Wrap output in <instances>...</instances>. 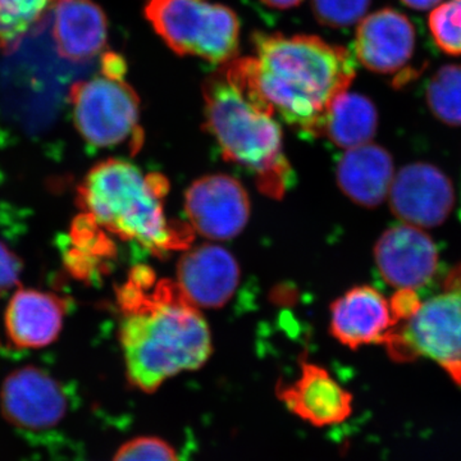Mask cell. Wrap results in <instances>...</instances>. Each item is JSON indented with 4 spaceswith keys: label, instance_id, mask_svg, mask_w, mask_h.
Instances as JSON below:
<instances>
[{
    "label": "cell",
    "instance_id": "obj_1",
    "mask_svg": "<svg viewBox=\"0 0 461 461\" xmlns=\"http://www.w3.org/2000/svg\"><path fill=\"white\" fill-rule=\"evenodd\" d=\"M254 56L224 63L230 74L273 114L308 138H320L333 100L357 75L350 50L313 35L256 32Z\"/></svg>",
    "mask_w": 461,
    "mask_h": 461
},
{
    "label": "cell",
    "instance_id": "obj_2",
    "mask_svg": "<svg viewBox=\"0 0 461 461\" xmlns=\"http://www.w3.org/2000/svg\"><path fill=\"white\" fill-rule=\"evenodd\" d=\"M117 300L124 366L132 387L156 393L167 379L202 368L211 357L208 323L177 282L157 280L149 267H136L118 288Z\"/></svg>",
    "mask_w": 461,
    "mask_h": 461
},
{
    "label": "cell",
    "instance_id": "obj_3",
    "mask_svg": "<svg viewBox=\"0 0 461 461\" xmlns=\"http://www.w3.org/2000/svg\"><path fill=\"white\" fill-rule=\"evenodd\" d=\"M168 190L160 173L145 175L127 160L109 158L86 173L77 200L83 213L103 230L163 257L189 248L194 240L190 224L167 218Z\"/></svg>",
    "mask_w": 461,
    "mask_h": 461
},
{
    "label": "cell",
    "instance_id": "obj_4",
    "mask_svg": "<svg viewBox=\"0 0 461 461\" xmlns=\"http://www.w3.org/2000/svg\"><path fill=\"white\" fill-rule=\"evenodd\" d=\"M203 96L205 130L213 135L224 159L253 173L264 195L281 199L293 184L294 172L275 114L224 66L205 81Z\"/></svg>",
    "mask_w": 461,
    "mask_h": 461
},
{
    "label": "cell",
    "instance_id": "obj_5",
    "mask_svg": "<svg viewBox=\"0 0 461 461\" xmlns=\"http://www.w3.org/2000/svg\"><path fill=\"white\" fill-rule=\"evenodd\" d=\"M144 14L178 56L224 65L238 54L240 21L226 5L209 0H148Z\"/></svg>",
    "mask_w": 461,
    "mask_h": 461
},
{
    "label": "cell",
    "instance_id": "obj_6",
    "mask_svg": "<svg viewBox=\"0 0 461 461\" xmlns=\"http://www.w3.org/2000/svg\"><path fill=\"white\" fill-rule=\"evenodd\" d=\"M384 345L399 362L426 357L438 363L461 386V266L438 294L420 300L414 314L396 324Z\"/></svg>",
    "mask_w": 461,
    "mask_h": 461
},
{
    "label": "cell",
    "instance_id": "obj_7",
    "mask_svg": "<svg viewBox=\"0 0 461 461\" xmlns=\"http://www.w3.org/2000/svg\"><path fill=\"white\" fill-rule=\"evenodd\" d=\"M72 118L87 144L96 148L127 145L132 154L144 142L140 99L124 78L100 75L77 81L68 93Z\"/></svg>",
    "mask_w": 461,
    "mask_h": 461
},
{
    "label": "cell",
    "instance_id": "obj_8",
    "mask_svg": "<svg viewBox=\"0 0 461 461\" xmlns=\"http://www.w3.org/2000/svg\"><path fill=\"white\" fill-rule=\"evenodd\" d=\"M0 409L8 423L25 432H41L57 427L68 411L63 384L36 366L11 373L0 390Z\"/></svg>",
    "mask_w": 461,
    "mask_h": 461
},
{
    "label": "cell",
    "instance_id": "obj_9",
    "mask_svg": "<svg viewBox=\"0 0 461 461\" xmlns=\"http://www.w3.org/2000/svg\"><path fill=\"white\" fill-rule=\"evenodd\" d=\"M387 199L400 222L429 230L447 221L456 194L453 181L441 168L417 162L403 166L396 173Z\"/></svg>",
    "mask_w": 461,
    "mask_h": 461
},
{
    "label": "cell",
    "instance_id": "obj_10",
    "mask_svg": "<svg viewBox=\"0 0 461 461\" xmlns=\"http://www.w3.org/2000/svg\"><path fill=\"white\" fill-rule=\"evenodd\" d=\"M189 224L211 240H230L242 232L250 217V200L241 182L227 175H209L185 194Z\"/></svg>",
    "mask_w": 461,
    "mask_h": 461
},
{
    "label": "cell",
    "instance_id": "obj_11",
    "mask_svg": "<svg viewBox=\"0 0 461 461\" xmlns=\"http://www.w3.org/2000/svg\"><path fill=\"white\" fill-rule=\"evenodd\" d=\"M375 260L382 278L396 290H420L438 269L439 254L426 230L402 223L379 236Z\"/></svg>",
    "mask_w": 461,
    "mask_h": 461
},
{
    "label": "cell",
    "instance_id": "obj_12",
    "mask_svg": "<svg viewBox=\"0 0 461 461\" xmlns=\"http://www.w3.org/2000/svg\"><path fill=\"white\" fill-rule=\"evenodd\" d=\"M278 400L299 420L323 429L350 417L354 397L323 366L302 363V375L293 384L278 382Z\"/></svg>",
    "mask_w": 461,
    "mask_h": 461
},
{
    "label": "cell",
    "instance_id": "obj_13",
    "mask_svg": "<svg viewBox=\"0 0 461 461\" xmlns=\"http://www.w3.org/2000/svg\"><path fill=\"white\" fill-rule=\"evenodd\" d=\"M330 312V333L350 348L384 345L396 326L390 300L368 285L346 291L332 303Z\"/></svg>",
    "mask_w": 461,
    "mask_h": 461
},
{
    "label": "cell",
    "instance_id": "obj_14",
    "mask_svg": "<svg viewBox=\"0 0 461 461\" xmlns=\"http://www.w3.org/2000/svg\"><path fill=\"white\" fill-rule=\"evenodd\" d=\"M354 45L355 56L369 71L397 74L414 56V26L405 14L384 8L360 21Z\"/></svg>",
    "mask_w": 461,
    "mask_h": 461
},
{
    "label": "cell",
    "instance_id": "obj_15",
    "mask_svg": "<svg viewBox=\"0 0 461 461\" xmlns=\"http://www.w3.org/2000/svg\"><path fill=\"white\" fill-rule=\"evenodd\" d=\"M176 282L196 308H222L239 286L240 267L226 249L200 245L181 258Z\"/></svg>",
    "mask_w": 461,
    "mask_h": 461
},
{
    "label": "cell",
    "instance_id": "obj_16",
    "mask_svg": "<svg viewBox=\"0 0 461 461\" xmlns=\"http://www.w3.org/2000/svg\"><path fill=\"white\" fill-rule=\"evenodd\" d=\"M51 36L63 59L89 62L107 47V16L93 0H59L53 11Z\"/></svg>",
    "mask_w": 461,
    "mask_h": 461
},
{
    "label": "cell",
    "instance_id": "obj_17",
    "mask_svg": "<svg viewBox=\"0 0 461 461\" xmlns=\"http://www.w3.org/2000/svg\"><path fill=\"white\" fill-rule=\"evenodd\" d=\"M67 305L59 296L33 288H20L5 312V330L20 348H41L56 341L62 330Z\"/></svg>",
    "mask_w": 461,
    "mask_h": 461
},
{
    "label": "cell",
    "instance_id": "obj_18",
    "mask_svg": "<svg viewBox=\"0 0 461 461\" xmlns=\"http://www.w3.org/2000/svg\"><path fill=\"white\" fill-rule=\"evenodd\" d=\"M336 175L339 189L351 202L375 208L388 198L396 172L386 149L368 142L346 150Z\"/></svg>",
    "mask_w": 461,
    "mask_h": 461
},
{
    "label": "cell",
    "instance_id": "obj_19",
    "mask_svg": "<svg viewBox=\"0 0 461 461\" xmlns=\"http://www.w3.org/2000/svg\"><path fill=\"white\" fill-rule=\"evenodd\" d=\"M378 127V112L375 103L366 95L345 91L333 100L321 127L336 147L353 149L368 144Z\"/></svg>",
    "mask_w": 461,
    "mask_h": 461
},
{
    "label": "cell",
    "instance_id": "obj_20",
    "mask_svg": "<svg viewBox=\"0 0 461 461\" xmlns=\"http://www.w3.org/2000/svg\"><path fill=\"white\" fill-rule=\"evenodd\" d=\"M59 0H0V50H14Z\"/></svg>",
    "mask_w": 461,
    "mask_h": 461
},
{
    "label": "cell",
    "instance_id": "obj_21",
    "mask_svg": "<svg viewBox=\"0 0 461 461\" xmlns=\"http://www.w3.org/2000/svg\"><path fill=\"white\" fill-rule=\"evenodd\" d=\"M427 104L437 120L461 126V66L441 67L427 86Z\"/></svg>",
    "mask_w": 461,
    "mask_h": 461
},
{
    "label": "cell",
    "instance_id": "obj_22",
    "mask_svg": "<svg viewBox=\"0 0 461 461\" xmlns=\"http://www.w3.org/2000/svg\"><path fill=\"white\" fill-rule=\"evenodd\" d=\"M430 35L437 47L450 56H461V0H444L429 18Z\"/></svg>",
    "mask_w": 461,
    "mask_h": 461
},
{
    "label": "cell",
    "instance_id": "obj_23",
    "mask_svg": "<svg viewBox=\"0 0 461 461\" xmlns=\"http://www.w3.org/2000/svg\"><path fill=\"white\" fill-rule=\"evenodd\" d=\"M371 0H312L318 23L324 26L348 27L366 17Z\"/></svg>",
    "mask_w": 461,
    "mask_h": 461
},
{
    "label": "cell",
    "instance_id": "obj_24",
    "mask_svg": "<svg viewBox=\"0 0 461 461\" xmlns=\"http://www.w3.org/2000/svg\"><path fill=\"white\" fill-rule=\"evenodd\" d=\"M113 461H180V457L165 439L141 436L121 446Z\"/></svg>",
    "mask_w": 461,
    "mask_h": 461
},
{
    "label": "cell",
    "instance_id": "obj_25",
    "mask_svg": "<svg viewBox=\"0 0 461 461\" xmlns=\"http://www.w3.org/2000/svg\"><path fill=\"white\" fill-rule=\"evenodd\" d=\"M23 263L16 254L12 253L3 242H0V295L8 293L18 285Z\"/></svg>",
    "mask_w": 461,
    "mask_h": 461
},
{
    "label": "cell",
    "instance_id": "obj_26",
    "mask_svg": "<svg viewBox=\"0 0 461 461\" xmlns=\"http://www.w3.org/2000/svg\"><path fill=\"white\" fill-rule=\"evenodd\" d=\"M406 7L415 9V11H429L444 2V0H402Z\"/></svg>",
    "mask_w": 461,
    "mask_h": 461
},
{
    "label": "cell",
    "instance_id": "obj_27",
    "mask_svg": "<svg viewBox=\"0 0 461 461\" xmlns=\"http://www.w3.org/2000/svg\"><path fill=\"white\" fill-rule=\"evenodd\" d=\"M262 2L264 5L273 9L286 11V9L297 7V5H302L304 0H262Z\"/></svg>",
    "mask_w": 461,
    "mask_h": 461
}]
</instances>
